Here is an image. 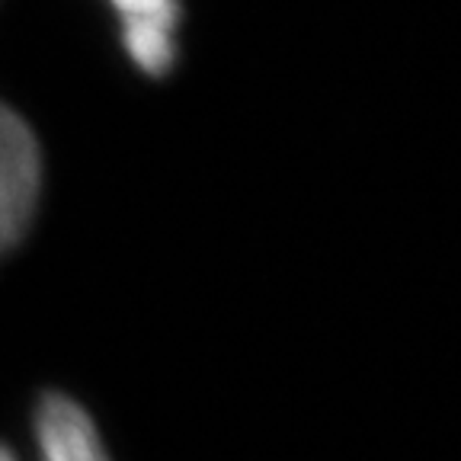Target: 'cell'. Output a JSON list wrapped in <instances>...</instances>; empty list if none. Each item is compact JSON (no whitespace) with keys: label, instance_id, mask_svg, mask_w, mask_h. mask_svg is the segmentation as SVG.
I'll return each instance as SVG.
<instances>
[{"label":"cell","instance_id":"obj_1","mask_svg":"<svg viewBox=\"0 0 461 461\" xmlns=\"http://www.w3.org/2000/svg\"><path fill=\"white\" fill-rule=\"evenodd\" d=\"M42 189V158L36 135L0 103V257L26 234Z\"/></svg>","mask_w":461,"mask_h":461},{"label":"cell","instance_id":"obj_2","mask_svg":"<svg viewBox=\"0 0 461 461\" xmlns=\"http://www.w3.org/2000/svg\"><path fill=\"white\" fill-rule=\"evenodd\" d=\"M39 461H109L90 413L65 394H45L36 411ZM0 461H20L0 446Z\"/></svg>","mask_w":461,"mask_h":461},{"label":"cell","instance_id":"obj_3","mask_svg":"<svg viewBox=\"0 0 461 461\" xmlns=\"http://www.w3.org/2000/svg\"><path fill=\"white\" fill-rule=\"evenodd\" d=\"M113 7L122 16V42L138 68L151 77L170 71L176 58V20L180 7L176 0H113Z\"/></svg>","mask_w":461,"mask_h":461}]
</instances>
